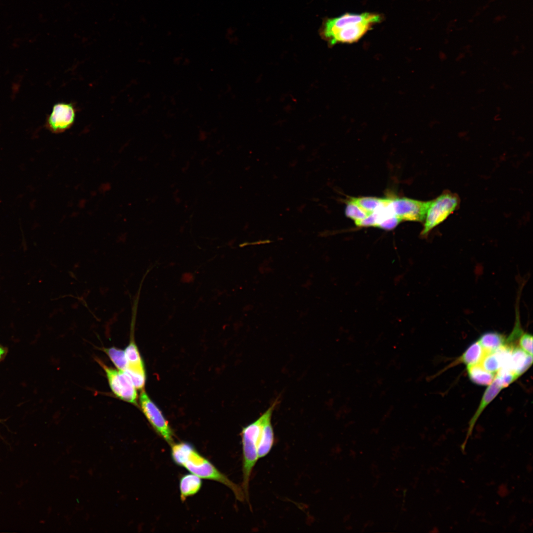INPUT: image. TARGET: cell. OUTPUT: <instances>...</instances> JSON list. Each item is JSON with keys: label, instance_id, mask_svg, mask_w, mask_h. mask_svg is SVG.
Masks as SVG:
<instances>
[{"label": "cell", "instance_id": "2", "mask_svg": "<svg viewBox=\"0 0 533 533\" xmlns=\"http://www.w3.org/2000/svg\"><path fill=\"white\" fill-rule=\"evenodd\" d=\"M263 422L262 415L244 427L240 435L242 447V490L245 498L249 499V486L253 469L259 459L258 446Z\"/></svg>", "mask_w": 533, "mask_h": 533}, {"label": "cell", "instance_id": "7", "mask_svg": "<svg viewBox=\"0 0 533 533\" xmlns=\"http://www.w3.org/2000/svg\"><path fill=\"white\" fill-rule=\"evenodd\" d=\"M76 108L72 103H58L54 105L48 115L46 126L54 133H60L69 129L76 118Z\"/></svg>", "mask_w": 533, "mask_h": 533}, {"label": "cell", "instance_id": "4", "mask_svg": "<svg viewBox=\"0 0 533 533\" xmlns=\"http://www.w3.org/2000/svg\"><path fill=\"white\" fill-rule=\"evenodd\" d=\"M142 412L154 431L170 446L174 443V434L161 410L143 390L139 396Z\"/></svg>", "mask_w": 533, "mask_h": 533}, {"label": "cell", "instance_id": "11", "mask_svg": "<svg viewBox=\"0 0 533 533\" xmlns=\"http://www.w3.org/2000/svg\"><path fill=\"white\" fill-rule=\"evenodd\" d=\"M502 388L503 387L499 381L495 377L494 381L486 389L477 410L469 421L466 440L462 447H464L466 442L471 435L474 425L482 412L497 395Z\"/></svg>", "mask_w": 533, "mask_h": 533}, {"label": "cell", "instance_id": "9", "mask_svg": "<svg viewBox=\"0 0 533 533\" xmlns=\"http://www.w3.org/2000/svg\"><path fill=\"white\" fill-rule=\"evenodd\" d=\"M373 25L367 23H347L324 39L331 45L338 43H352L359 39Z\"/></svg>", "mask_w": 533, "mask_h": 533}, {"label": "cell", "instance_id": "15", "mask_svg": "<svg viewBox=\"0 0 533 533\" xmlns=\"http://www.w3.org/2000/svg\"><path fill=\"white\" fill-rule=\"evenodd\" d=\"M486 353L478 341L472 343L457 360L467 366L480 364Z\"/></svg>", "mask_w": 533, "mask_h": 533}, {"label": "cell", "instance_id": "14", "mask_svg": "<svg viewBox=\"0 0 533 533\" xmlns=\"http://www.w3.org/2000/svg\"><path fill=\"white\" fill-rule=\"evenodd\" d=\"M470 380L474 383L481 385H489L494 381V373L486 370L480 364L467 366Z\"/></svg>", "mask_w": 533, "mask_h": 533}, {"label": "cell", "instance_id": "19", "mask_svg": "<svg viewBox=\"0 0 533 533\" xmlns=\"http://www.w3.org/2000/svg\"><path fill=\"white\" fill-rule=\"evenodd\" d=\"M345 214L347 217L352 219L354 222L364 219L370 215L350 198L346 201Z\"/></svg>", "mask_w": 533, "mask_h": 533}, {"label": "cell", "instance_id": "20", "mask_svg": "<svg viewBox=\"0 0 533 533\" xmlns=\"http://www.w3.org/2000/svg\"><path fill=\"white\" fill-rule=\"evenodd\" d=\"M480 364L486 370L492 373L497 372L501 368L500 361L495 352L486 353Z\"/></svg>", "mask_w": 533, "mask_h": 533}, {"label": "cell", "instance_id": "18", "mask_svg": "<svg viewBox=\"0 0 533 533\" xmlns=\"http://www.w3.org/2000/svg\"><path fill=\"white\" fill-rule=\"evenodd\" d=\"M103 349L118 369L122 371L126 370L128 363L124 350L115 347L106 348Z\"/></svg>", "mask_w": 533, "mask_h": 533}, {"label": "cell", "instance_id": "6", "mask_svg": "<svg viewBox=\"0 0 533 533\" xmlns=\"http://www.w3.org/2000/svg\"><path fill=\"white\" fill-rule=\"evenodd\" d=\"M430 201H422L406 197L391 198L389 205L394 215L402 221L422 222Z\"/></svg>", "mask_w": 533, "mask_h": 533}, {"label": "cell", "instance_id": "1", "mask_svg": "<svg viewBox=\"0 0 533 533\" xmlns=\"http://www.w3.org/2000/svg\"><path fill=\"white\" fill-rule=\"evenodd\" d=\"M170 446L171 458L176 465L184 467L201 479L213 480L225 485L232 491L237 499L244 500L245 495L242 489L220 471L191 443L184 441L174 442Z\"/></svg>", "mask_w": 533, "mask_h": 533}, {"label": "cell", "instance_id": "21", "mask_svg": "<svg viewBox=\"0 0 533 533\" xmlns=\"http://www.w3.org/2000/svg\"><path fill=\"white\" fill-rule=\"evenodd\" d=\"M495 377L498 380L503 388L508 386L518 377L511 370L507 368H501L497 372Z\"/></svg>", "mask_w": 533, "mask_h": 533}, {"label": "cell", "instance_id": "13", "mask_svg": "<svg viewBox=\"0 0 533 533\" xmlns=\"http://www.w3.org/2000/svg\"><path fill=\"white\" fill-rule=\"evenodd\" d=\"M202 484L201 478L193 474L190 473L182 476L179 481L181 500L184 501L187 497L197 494Z\"/></svg>", "mask_w": 533, "mask_h": 533}, {"label": "cell", "instance_id": "22", "mask_svg": "<svg viewBox=\"0 0 533 533\" xmlns=\"http://www.w3.org/2000/svg\"><path fill=\"white\" fill-rule=\"evenodd\" d=\"M519 347L527 353L533 355V336L528 333H522L518 340Z\"/></svg>", "mask_w": 533, "mask_h": 533}, {"label": "cell", "instance_id": "23", "mask_svg": "<svg viewBox=\"0 0 533 533\" xmlns=\"http://www.w3.org/2000/svg\"><path fill=\"white\" fill-rule=\"evenodd\" d=\"M400 222L401 221L399 218L393 215L382 221L377 227L385 230H391L394 229Z\"/></svg>", "mask_w": 533, "mask_h": 533}, {"label": "cell", "instance_id": "24", "mask_svg": "<svg viewBox=\"0 0 533 533\" xmlns=\"http://www.w3.org/2000/svg\"><path fill=\"white\" fill-rule=\"evenodd\" d=\"M7 353V349L6 348L0 345V361L2 360Z\"/></svg>", "mask_w": 533, "mask_h": 533}, {"label": "cell", "instance_id": "12", "mask_svg": "<svg viewBox=\"0 0 533 533\" xmlns=\"http://www.w3.org/2000/svg\"><path fill=\"white\" fill-rule=\"evenodd\" d=\"M533 355L523 350L518 346H514L511 351L509 369L518 377L524 373L532 365Z\"/></svg>", "mask_w": 533, "mask_h": 533}, {"label": "cell", "instance_id": "16", "mask_svg": "<svg viewBox=\"0 0 533 533\" xmlns=\"http://www.w3.org/2000/svg\"><path fill=\"white\" fill-rule=\"evenodd\" d=\"M479 342L486 353L493 352L505 344L504 336L496 332H488L480 337Z\"/></svg>", "mask_w": 533, "mask_h": 533}, {"label": "cell", "instance_id": "5", "mask_svg": "<svg viewBox=\"0 0 533 533\" xmlns=\"http://www.w3.org/2000/svg\"><path fill=\"white\" fill-rule=\"evenodd\" d=\"M106 373L110 388L120 399L137 405V393L129 377L123 371L110 368L99 362Z\"/></svg>", "mask_w": 533, "mask_h": 533}, {"label": "cell", "instance_id": "8", "mask_svg": "<svg viewBox=\"0 0 533 533\" xmlns=\"http://www.w3.org/2000/svg\"><path fill=\"white\" fill-rule=\"evenodd\" d=\"M381 19V16L375 13H346L338 17L327 19L323 24L321 35L324 38L347 23H367L374 25L380 22Z\"/></svg>", "mask_w": 533, "mask_h": 533}, {"label": "cell", "instance_id": "3", "mask_svg": "<svg viewBox=\"0 0 533 533\" xmlns=\"http://www.w3.org/2000/svg\"><path fill=\"white\" fill-rule=\"evenodd\" d=\"M459 201L457 194L447 191L431 200L420 233L421 236H426L433 228L444 221L457 208Z\"/></svg>", "mask_w": 533, "mask_h": 533}, {"label": "cell", "instance_id": "17", "mask_svg": "<svg viewBox=\"0 0 533 533\" xmlns=\"http://www.w3.org/2000/svg\"><path fill=\"white\" fill-rule=\"evenodd\" d=\"M350 199L370 214L386 205L390 200V198L376 197H350Z\"/></svg>", "mask_w": 533, "mask_h": 533}, {"label": "cell", "instance_id": "10", "mask_svg": "<svg viewBox=\"0 0 533 533\" xmlns=\"http://www.w3.org/2000/svg\"><path fill=\"white\" fill-rule=\"evenodd\" d=\"M277 403V400H276L262 414L263 423L258 446L259 458L266 457L273 446L274 435L271 419L272 413Z\"/></svg>", "mask_w": 533, "mask_h": 533}]
</instances>
